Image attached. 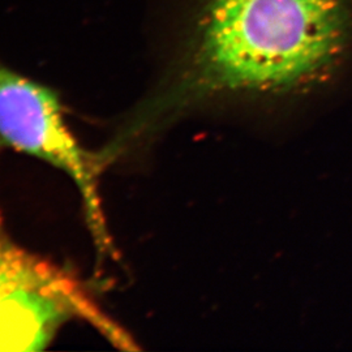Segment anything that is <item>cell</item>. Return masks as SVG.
Instances as JSON below:
<instances>
[{
  "instance_id": "cell-2",
  "label": "cell",
  "mask_w": 352,
  "mask_h": 352,
  "mask_svg": "<svg viewBox=\"0 0 352 352\" xmlns=\"http://www.w3.org/2000/svg\"><path fill=\"white\" fill-rule=\"evenodd\" d=\"M72 320L88 322L119 349H136L81 280L17 245L0 218V351H42Z\"/></svg>"
},
{
  "instance_id": "cell-3",
  "label": "cell",
  "mask_w": 352,
  "mask_h": 352,
  "mask_svg": "<svg viewBox=\"0 0 352 352\" xmlns=\"http://www.w3.org/2000/svg\"><path fill=\"white\" fill-rule=\"evenodd\" d=\"M55 89L0 62V151L37 158L68 176L78 190L89 231L100 258L113 254L103 213L100 179L104 173L97 151L85 149L64 118Z\"/></svg>"
},
{
  "instance_id": "cell-1",
  "label": "cell",
  "mask_w": 352,
  "mask_h": 352,
  "mask_svg": "<svg viewBox=\"0 0 352 352\" xmlns=\"http://www.w3.org/2000/svg\"><path fill=\"white\" fill-rule=\"evenodd\" d=\"M351 60L352 0H195L164 81L106 151L122 160L206 103L312 96Z\"/></svg>"
}]
</instances>
